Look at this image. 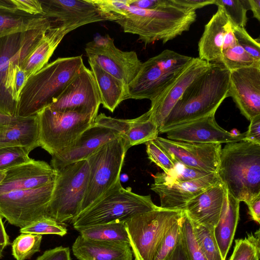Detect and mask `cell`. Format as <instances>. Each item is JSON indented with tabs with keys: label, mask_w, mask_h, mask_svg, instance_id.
Segmentation results:
<instances>
[{
	"label": "cell",
	"mask_w": 260,
	"mask_h": 260,
	"mask_svg": "<svg viewBox=\"0 0 260 260\" xmlns=\"http://www.w3.org/2000/svg\"><path fill=\"white\" fill-rule=\"evenodd\" d=\"M130 0H104L101 10L106 20L118 24L126 33L137 35L145 45L165 44L189 30L197 18L196 11L175 4L154 10L131 6Z\"/></svg>",
	"instance_id": "cell-1"
},
{
	"label": "cell",
	"mask_w": 260,
	"mask_h": 260,
	"mask_svg": "<svg viewBox=\"0 0 260 260\" xmlns=\"http://www.w3.org/2000/svg\"><path fill=\"white\" fill-rule=\"evenodd\" d=\"M230 71L222 64L210 67L186 88L166 118L161 131L174 125L215 114L228 98Z\"/></svg>",
	"instance_id": "cell-2"
},
{
	"label": "cell",
	"mask_w": 260,
	"mask_h": 260,
	"mask_svg": "<svg viewBox=\"0 0 260 260\" xmlns=\"http://www.w3.org/2000/svg\"><path fill=\"white\" fill-rule=\"evenodd\" d=\"M83 65L82 56L59 57L30 76L17 102L16 116H35L51 105Z\"/></svg>",
	"instance_id": "cell-3"
},
{
	"label": "cell",
	"mask_w": 260,
	"mask_h": 260,
	"mask_svg": "<svg viewBox=\"0 0 260 260\" xmlns=\"http://www.w3.org/2000/svg\"><path fill=\"white\" fill-rule=\"evenodd\" d=\"M216 173L232 196L248 204L260 194V144L245 140L226 143Z\"/></svg>",
	"instance_id": "cell-4"
},
{
	"label": "cell",
	"mask_w": 260,
	"mask_h": 260,
	"mask_svg": "<svg viewBox=\"0 0 260 260\" xmlns=\"http://www.w3.org/2000/svg\"><path fill=\"white\" fill-rule=\"evenodd\" d=\"M157 207L150 195H140L133 192L129 187L123 188L120 180L71 223L77 231L97 224L125 222L134 216Z\"/></svg>",
	"instance_id": "cell-5"
},
{
	"label": "cell",
	"mask_w": 260,
	"mask_h": 260,
	"mask_svg": "<svg viewBox=\"0 0 260 260\" xmlns=\"http://www.w3.org/2000/svg\"><path fill=\"white\" fill-rule=\"evenodd\" d=\"M56 172L47 215L58 222H71L79 214L88 185L90 168L87 160L55 169Z\"/></svg>",
	"instance_id": "cell-6"
},
{
	"label": "cell",
	"mask_w": 260,
	"mask_h": 260,
	"mask_svg": "<svg viewBox=\"0 0 260 260\" xmlns=\"http://www.w3.org/2000/svg\"><path fill=\"white\" fill-rule=\"evenodd\" d=\"M184 214V211L158 206L125 221V228L135 260H153L164 237Z\"/></svg>",
	"instance_id": "cell-7"
},
{
	"label": "cell",
	"mask_w": 260,
	"mask_h": 260,
	"mask_svg": "<svg viewBox=\"0 0 260 260\" xmlns=\"http://www.w3.org/2000/svg\"><path fill=\"white\" fill-rule=\"evenodd\" d=\"M128 149L120 136L102 145L88 156L86 160L90 168L89 177L79 214L120 180V173Z\"/></svg>",
	"instance_id": "cell-8"
},
{
	"label": "cell",
	"mask_w": 260,
	"mask_h": 260,
	"mask_svg": "<svg viewBox=\"0 0 260 260\" xmlns=\"http://www.w3.org/2000/svg\"><path fill=\"white\" fill-rule=\"evenodd\" d=\"M40 146L52 156L69 148L94 122L91 116L47 107L37 114Z\"/></svg>",
	"instance_id": "cell-9"
},
{
	"label": "cell",
	"mask_w": 260,
	"mask_h": 260,
	"mask_svg": "<svg viewBox=\"0 0 260 260\" xmlns=\"http://www.w3.org/2000/svg\"><path fill=\"white\" fill-rule=\"evenodd\" d=\"M54 181L38 188L0 194V215L20 228L43 216L50 201Z\"/></svg>",
	"instance_id": "cell-10"
},
{
	"label": "cell",
	"mask_w": 260,
	"mask_h": 260,
	"mask_svg": "<svg viewBox=\"0 0 260 260\" xmlns=\"http://www.w3.org/2000/svg\"><path fill=\"white\" fill-rule=\"evenodd\" d=\"M85 51L88 61L96 63L127 88L142 63L135 51H124L117 48L109 35L96 37L86 44Z\"/></svg>",
	"instance_id": "cell-11"
},
{
	"label": "cell",
	"mask_w": 260,
	"mask_h": 260,
	"mask_svg": "<svg viewBox=\"0 0 260 260\" xmlns=\"http://www.w3.org/2000/svg\"><path fill=\"white\" fill-rule=\"evenodd\" d=\"M40 1L44 15L62 39L81 26L106 20L92 0Z\"/></svg>",
	"instance_id": "cell-12"
},
{
	"label": "cell",
	"mask_w": 260,
	"mask_h": 260,
	"mask_svg": "<svg viewBox=\"0 0 260 260\" xmlns=\"http://www.w3.org/2000/svg\"><path fill=\"white\" fill-rule=\"evenodd\" d=\"M101 103L100 93L90 70L84 64L49 107L58 111H75L95 119Z\"/></svg>",
	"instance_id": "cell-13"
},
{
	"label": "cell",
	"mask_w": 260,
	"mask_h": 260,
	"mask_svg": "<svg viewBox=\"0 0 260 260\" xmlns=\"http://www.w3.org/2000/svg\"><path fill=\"white\" fill-rule=\"evenodd\" d=\"M160 133L169 140L194 143H229L244 140L246 132H229L217 123L215 114L168 128Z\"/></svg>",
	"instance_id": "cell-14"
},
{
	"label": "cell",
	"mask_w": 260,
	"mask_h": 260,
	"mask_svg": "<svg viewBox=\"0 0 260 260\" xmlns=\"http://www.w3.org/2000/svg\"><path fill=\"white\" fill-rule=\"evenodd\" d=\"M154 141L176 161L209 173H217L221 144L194 143L157 137Z\"/></svg>",
	"instance_id": "cell-15"
},
{
	"label": "cell",
	"mask_w": 260,
	"mask_h": 260,
	"mask_svg": "<svg viewBox=\"0 0 260 260\" xmlns=\"http://www.w3.org/2000/svg\"><path fill=\"white\" fill-rule=\"evenodd\" d=\"M228 97L248 120L260 115V67H250L230 72Z\"/></svg>",
	"instance_id": "cell-16"
},
{
	"label": "cell",
	"mask_w": 260,
	"mask_h": 260,
	"mask_svg": "<svg viewBox=\"0 0 260 260\" xmlns=\"http://www.w3.org/2000/svg\"><path fill=\"white\" fill-rule=\"evenodd\" d=\"M211 63L193 57L180 75L158 97L151 101L148 111L158 131L188 86L211 66Z\"/></svg>",
	"instance_id": "cell-17"
},
{
	"label": "cell",
	"mask_w": 260,
	"mask_h": 260,
	"mask_svg": "<svg viewBox=\"0 0 260 260\" xmlns=\"http://www.w3.org/2000/svg\"><path fill=\"white\" fill-rule=\"evenodd\" d=\"M121 136L116 131L106 126L96 118L69 148L52 155L51 166L57 169L68 164L86 160L88 156L106 143Z\"/></svg>",
	"instance_id": "cell-18"
},
{
	"label": "cell",
	"mask_w": 260,
	"mask_h": 260,
	"mask_svg": "<svg viewBox=\"0 0 260 260\" xmlns=\"http://www.w3.org/2000/svg\"><path fill=\"white\" fill-rule=\"evenodd\" d=\"M221 182L216 173L203 177L185 182L172 183H154L150 189L160 199V207L184 211L187 203L208 187Z\"/></svg>",
	"instance_id": "cell-19"
},
{
	"label": "cell",
	"mask_w": 260,
	"mask_h": 260,
	"mask_svg": "<svg viewBox=\"0 0 260 260\" xmlns=\"http://www.w3.org/2000/svg\"><path fill=\"white\" fill-rule=\"evenodd\" d=\"M55 170L46 162L32 159L5 171L0 194L34 189L54 182Z\"/></svg>",
	"instance_id": "cell-20"
},
{
	"label": "cell",
	"mask_w": 260,
	"mask_h": 260,
	"mask_svg": "<svg viewBox=\"0 0 260 260\" xmlns=\"http://www.w3.org/2000/svg\"><path fill=\"white\" fill-rule=\"evenodd\" d=\"M183 71L176 73L165 72L150 58L142 62L137 76L128 85L127 99L151 101L162 93Z\"/></svg>",
	"instance_id": "cell-21"
},
{
	"label": "cell",
	"mask_w": 260,
	"mask_h": 260,
	"mask_svg": "<svg viewBox=\"0 0 260 260\" xmlns=\"http://www.w3.org/2000/svg\"><path fill=\"white\" fill-rule=\"evenodd\" d=\"M226 190L221 182L208 187L190 200L184 212L191 221L214 228L220 215Z\"/></svg>",
	"instance_id": "cell-22"
},
{
	"label": "cell",
	"mask_w": 260,
	"mask_h": 260,
	"mask_svg": "<svg viewBox=\"0 0 260 260\" xmlns=\"http://www.w3.org/2000/svg\"><path fill=\"white\" fill-rule=\"evenodd\" d=\"M32 30L10 34L0 39V113L11 116L16 117L17 102L6 88L9 64L12 57L23 46Z\"/></svg>",
	"instance_id": "cell-23"
},
{
	"label": "cell",
	"mask_w": 260,
	"mask_h": 260,
	"mask_svg": "<svg viewBox=\"0 0 260 260\" xmlns=\"http://www.w3.org/2000/svg\"><path fill=\"white\" fill-rule=\"evenodd\" d=\"M72 250L78 260H133L129 244L89 240L79 236Z\"/></svg>",
	"instance_id": "cell-24"
},
{
	"label": "cell",
	"mask_w": 260,
	"mask_h": 260,
	"mask_svg": "<svg viewBox=\"0 0 260 260\" xmlns=\"http://www.w3.org/2000/svg\"><path fill=\"white\" fill-rule=\"evenodd\" d=\"M230 21L222 9L216 12L205 25L198 43L199 58L209 63H218L222 54L223 39Z\"/></svg>",
	"instance_id": "cell-25"
},
{
	"label": "cell",
	"mask_w": 260,
	"mask_h": 260,
	"mask_svg": "<svg viewBox=\"0 0 260 260\" xmlns=\"http://www.w3.org/2000/svg\"><path fill=\"white\" fill-rule=\"evenodd\" d=\"M39 136L37 115L17 117L10 123L0 124V148L20 146L31 151L40 146Z\"/></svg>",
	"instance_id": "cell-26"
},
{
	"label": "cell",
	"mask_w": 260,
	"mask_h": 260,
	"mask_svg": "<svg viewBox=\"0 0 260 260\" xmlns=\"http://www.w3.org/2000/svg\"><path fill=\"white\" fill-rule=\"evenodd\" d=\"M52 20L45 15H31L0 0V39L19 32L49 27Z\"/></svg>",
	"instance_id": "cell-27"
},
{
	"label": "cell",
	"mask_w": 260,
	"mask_h": 260,
	"mask_svg": "<svg viewBox=\"0 0 260 260\" xmlns=\"http://www.w3.org/2000/svg\"><path fill=\"white\" fill-rule=\"evenodd\" d=\"M240 202L226 190L218 221L214 228V236L224 260L232 245L239 220Z\"/></svg>",
	"instance_id": "cell-28"
},
{
	"label": "cell",
	"mask_w": 260,
	"mask_h": 260,
	"mask_svg": "<svg viewBox=\"0 0 260 260\" xmlns=\"http://www.w3.org/2000/svg\"><path fill=\"white\" fill-rule=\"evenodd\" d=\"M88 63L100 93L101 104L113 112L123 101L127 99V88L96 63L89 61Z\"/></svg>",
	"instance_id": "cell-29"
},
{
	"label": "cell",
	"mask_w": 260,
	"mask_h": 260,
	"mask_svg": "<svg viewBox=\"0 0 260 260\" xmlns=\"http://www.w3.org/2000/svg\"><path fill=\"white\" fill-rule=\"evenodd\" d=\"M62 40L56 30L50 26L21 65L27 79L48 64Z\"/></svg>",
	"instance_id": "cell-30"
},
{
	"label": "cell",
	"mask_w": 260,
	"mask_h": 260,
	"mask_svg": "<svg viewBox=\"0 0 260 260\" xmlns=\"http://www.w3.org/2000/svg\"><path fill=\"white\" fill-rule=\"evenodd\" d=\"M159 134L156 123L148 111L141 116L127 119L126 129L122 136L126 147H131L155 140Z\"/></svg>",
	"instance_id": "cell-31"
},
{
	"label": "cell",
	"mask_w": 260,
	"mask_h": 260,
	"mask_svg": "<svg viewBox=\"0 0 260 260\" xmlns=\"http://www.w3.org/2000/svg\"><path fill=\"white\" fill-rule=\"evenodd\" d=\"M77 231L82 238L87 240L123 242L129 244L124 221H116L89 226L80 229Z\"/></svg>",
	"instance_id": "cell-32"
},
{
	"label": "cell",
	"mask_w": 260,
	"mask_h": 260,
	"mask_svg": "<svg viewBox=\"0 0 260 260\" xmlns=\"http://www.w3.org/2000/svg\"><path fill=\"white\" fill-rule=\"evenodd\" d=\"M210 173H212L190 168L176 161L175 168L170 172L157 173L153 176L154 183H172L196 180Z\"/></svg>",
	"instance_id": "cell-33"
},
{
	"label": "cell",
	"mask_w": 260,
	"mask_h": 260,
	"mask_svg": "<svg viewBox=\"0 0 260 260\" xmlns=\"http://www.w3.org/2000/svg\"><path fill=\"white\" fill-rule=\"evenodd\" d=\"M197 241L207 260H224L214 234V228L192 221Z\"/></svg>",
	"instance_id": "cell-34"
},
{
	"label": "cell",
	"mask_w": 260,
	"mask_h": 260,
	"mask_svg": "<svg viewBox=\"0 0 260 260\" xmlns=\"http://www.w3.org/2000/svg\"><path fill=\"white\" fill-rule=\"evenodd\" d=\"M230 72L240 69L250 67H260V63L256 61L238 44L222 52L219 63Z\"/></svg>",
	"instance_id": "cell-35"
},
{
	"label": "cell",
	"mask_w": 260,
	"mask_h": 260,
	"mask_svg": "<svg viewBox=\"0 0 260 260\" xmlns=\"http://www.w3.org/2000/svg\"><path fill=\"white\" fill-rule=\"evenodd\" d=\"M150 58L164 72L176 73L184 70L191 62L193 57L166 49Z\"/></svg>",
	"instance_id": "cell-36"
},
{
	"label": "cell",
	"mask_w": 260,
	"mask_h": 260,
	"mask_svg": "<svg viewBox=\"0 0 260 260\" xmlns=\"http://www.w3.org/2000/svg\"><path fill=\"white\" fill-rule=\"evenodd\" d=\"M42 239L41 235L21 233L12 244V254L16 260L30 258L39 252Z\"/></svg>",
	"instance_id": "cell-37"
},
{
	"label": "cell",
	"mask_w": 260,
	"mask_h": 260,
	"mask_svg": "<svg viewBox=\"0 0 260 260\" xmlns=\"http://www.w3.org/2000/svg\"><path fill=\"white\" fill-rule=\"evenodd\" d=\"M214 5L222 9L232 24L245 28L249 10L248 0H215Z\"/></svg>",
	"instance_id": "cell-38"
},
{
	"label": "cell",
	"mask_w": 260,
	"mask_h": 260,
	"mask_svg": "<svg viewBox=\"0 0 260 260\" xmlns=\"http://www.w3.org/2000/svg\"><path fill=\"white\" fill-rule=\"evenodd\" d=\"M21 233L37 235L53 234L63 236L67 233V230L62 223L48 216H43L32 222L20 230Z\"/></svg>",
	"instance_id": "cell-39"
},
{
	"label": "cell",
	"mask_w": 260,
	"mask_h": 260,
	"mask_svg": "<svg viewBox=\"0 0 260 260\" xmlns=\"http://www.w3.org/2000/svg\"><path fill=\"white\" fill-rule=\"evenodd\" d=\"M30 152L28 149L20 146L0 148V172L31 161Z\"/></svg>",
	"instance_id": "cell-40"
},
{
	"label": "cell",
	"mask_w": 260,
	"mask_h": 260,
	"mask_svg": "<svg viewBox=\"0 0 260 260\" xmlns=\"http://www.w3.org/2000/svg\"><path fill=\"white\" fill-rule=\"evenodd\" d=\"M182 239L189 260H207L194 233L192 221L184 212L181 220Z\"/></svg>",
	"instance_id": "cell-41"
},
{
	"label": "cell",
	"mask_w": 260,
	"mask_h": 260,
	"mask_svg": "<svg viewBox=\"0 0 260 260\" xmlns=\"http://www.w3.org/2000/svg\"><path fill=\"white\" fill-rule=\"evenodd\" d=\"M182 217L170 228L164 237L153 260H165L173 252L182 237Z\"/></svg>",
	"instance_id": "cell-42"
},
{
	"label": "cell",
	"mask_w": 260,
	"mask_h": 260,
	"mask_svg": "<svg viewBox=\"0 0 260 260\" xmlns=\"http://www.w3.org/2000/svg\"><path fill=\"white\" fill-rule=\"evenodd\" d=\"M146 146L148 158L164 173H168L174 169L176 161L154 140L146 142Z\"/></svg>",
	"instance_id": "cell-43"
},
{
	"label": "cell",
	"mask_w": 260,
	"mask_h": 260,
	"mask_svg": "<svg viewBox=\"0 0 260 260\" xmlns=\"http://www.w3.org/2000/svg\"><path fill=\"white\" fill-rule=\"evenodd\" d=\"M27 77L21 68V63H14L10 68L7 76L6 88L14 101L17 102L20 92Z\"/></svg>",
	"instance_id": "cell-44"
},
{
	"label": "cell",
	"mask_w": 260,
	"mask_h": 260,
	"mask_svg": "<svg viewBox=\"0 0 260 260\" xmlns=\"http://www.w3.org/2000/svg\"><path fill=\"white\" fill-rule=\"evenodd\" d=\"M231 24L238 44L256 61L260 63L259 38L254 39L248 33L244 27L238 26L231 22Z\"/></svg>",
	"instance_id": "cell-45"
},
{
	"label": "cell",
	"mask_w": 260,
	"mask_h": 260,
	"mask_svg": "<svg viewBox=\"0 0 260 260\" xmlns=\"http://www.w3.org/2000/svg\"><path fill=\"white\" fill-rule=\"evenodd\" d=\"M260 252L245 237L235 240L233 253L229 260H259Z\"/></svg>",
	"instance_id": "cell-46"
},
{
	"label": "cell",
	"mask_w": 260,
	"mask_h": 260,
	"mask_svg": "<svg viewBox=\"0 0 260 260\" xmlns=\"http://www.w3.org/2000/svg\"><path fill=\"white\" fill-rule=\"evenodd\" d=\"M17 10L31 15H44L40 0H8Z\"/></svg>",
	"instance_id": "cell-47"
},
{
	"label": "cell",
	"mask_w": 260,
	"mask_h": 260,
	"mask_svg": "<svg viewBox=\"0 0 260 260\" xmlns=\"http://www.w3.org/2000/svg\"><path fill=\"white\" fill-rule=\"evenodd\" d=\"M36 260H71L69 247L59 246L45 251Z\"/></svg>",
	"instance_id": "cell-48"
},
{
	"label": "cell",
	"mask_w": 260,
	"mask_h": 260,
	"mask_svg": "<svg viewBox=\"0 0 260 260\" xmlns=\"http://www.w3.org/2000/svg\"><path fill=\"white\" fill-rule=\"evenodd\" d=\"M245 140L260 144V115L250 120L248 130L246 132Z\"/></svg>",
	"instance_id": "cell-49"
},
{
	"label": "cell",
	"mask_w": 260,
	"mask_h": 260,
	"mask_svg": "<svg viewBox=\"0 0 260 260\" xmlns=\"http://www.w3.org/2000/svg\"><path fill=\"white\" fill-rule=\"evenodd\" d=\"M171 0H130L131 6L145 10H154L168 5Z\"/></svg>",
	"instance_id": "cell-50"
},
{
	"label": "cell",
	"mask_w": 260,
	"mask_h": 260,
	"mask_svg": "<svg viewBox=\"0 0 260 260\" xmlns=\"http://www.w3.org/2000/svg\"><path fill=\"white\" fill-rule=\"evenodd\" d=\"M179 6L196 11L205 6L214 5L215 0H172Z\"/></svg>",
	"instance_id": "cell-51"
},
{
	"label": "cell",
	"mask_w": 260,
	"mask_h": 260,
	"mask_svg": "<svg viewBox=\"0 0 260 260\" xmlns=\"http://www.w3.org/2000/svg\"><path fill=\"white\" fill-rule=\"evenodd\" d=\"M251 219L258 224L260 223V194L257 195L247 205Z\"/></svg>",
	"instance_id": "cell-52"
},
{
	"label": "cell",
	"mask_w": 260,
	"mask_h": 260,
	"mask_svg": "<svg viewBox=\"0 0 260 260\" xmlns=\"http://www.w3.org/2000/svg\"><path fill=\"white\" fill-rule=\"evenodd\" d=\"M165 260H189L182 237L173 252Z\"/></svg>",
	"instance_id": "cell-53"
},
{
	"label": "cell",
	"mask_w": 260,
	"mask_h": 260,
	"mask_svg": "<svg viewBox=\"0 0 260 260\" xmlns=\"http://www.w3.org/2000/svg\"><path fill=\"white\" fill-rule=\"evenodd\" d=\"M237 44H238V42L232 30L231 24L230 21V24L227 28L223 39L222 52L235 46Z\"/></svg>",
	"instance_id": "cell-54"
},
{
	"label": "cell",
	"mask_w": 260,
	"mask_h": 260,
	"mask_svg": "<svg viewBox=\"0 0 260 260\" xmlns=\"http://www.w3.org/2000/svg\"><path fill=\"white\" fill-rule=\"evenodd\" d=\"M9 244V238L2 221V217L0 215V250L3 251Z\"/></svg>",
	"instance_id": "cell-55"
},
{
	"label": "cell",
	"mask_w": 260,
	"mask_h": 260,
	"mask_svg": "<svg viewBox=\"0 0 260 260\" xmlns=\"http://www.w3.org/2000/svg\"><path fill=\"white\" fill-rule=\"evenodd\" d=\"M249 10L253 13V17L260 21V0H248Z\"/></svg>",
	"instance_id": "cell-56"
},
{
	"label": "cell",
	"mask_w": 260,
	"mask_h": 260,
	"mask_svg": "<svg viewBox=\"0 0 260 260\" xmlns=\"http://www.w3.org/2000/svg\"><path fill=\"white\" fill-rule=\"evenodd\" d=\"M259 233V229H258L254 234L252 233L248 234L246 238L254 247L256 250L260 252Z\"/></svg>",
	"instance_id": "cell-57"
},
{
	"label": "cell",
	"mask_w": 260,
	"mask_h": 260,
	"mask_svg": "<svg viewBox=\"0 0 260 260\" xmlns=\"http://www.w3.org/2000/svg\"><path fill=\"white\" fill-rule=\"evenodd\" d=\"M17 117L11 116L0 113V124L10 123L16 119Z\"/></svg>",
	"instance_id": "cell-58"
},
{
	"label": "cell",
	"mask_w": 260,
	"mask_h": 260,
	"mask_svg": "<svg viewBox=\"0 0 260 260\" xmlns=\"http://www.w3.org/2000/svg\"><path fill=\"white\" fill-rule=\"evenodd\" d=\"M5 176V171L0 172V184Z\"/></svg>",
	"instance_id": "cell-59"
},
{
	"label": "cell",
	"mask_w": 260,
	"mask_h": 260,
	"mask_svg": "<svg viewBox=\"0 0 260 260\" xmlns=\"http://www.w3.org/2000/svg\"><path fill=\"white\" fill-rule=\"evenodd\" d=\"M3 257L2 251L0 250V259Z\"/></svg>",
	"instance_id": "cell-60"
}]
</instances>
